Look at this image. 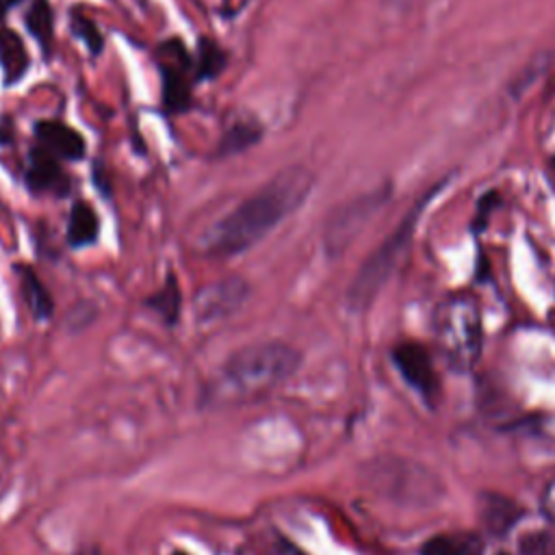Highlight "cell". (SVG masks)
Here are the masks:
<instances>
[{
	"instance_id": "cell-17",
	"label": "cell",
	"mask_w": 555,
	"mask_h": 555,
	"mask_svg": "<svg viewBox=\"0 0 555 555\" xmlns=\"http://www.w3.org/2000/svg\"><path fill=\"white\" fill-rule=\"evenodd\" d=\"M143 306L147 310H152L160 319V323H165L167 327L178 325L180 312H182V293H180V284L171 271L167 273L163 286L143 299Z\"/></svg>"
},
{
	"instance_id": "cell-28",
	"label": "cell",
	"mask_w": 555,
	"mask_h": 555,
	"mask_svg": "<svg viewBox=\"0 0 555 555\" xmlns=\"http://www.w3.org/2000/svg\"><path fill=\"white\" fill-rule=\"evenodd\" d=\"M169 555H191V553H186V551H180V548H176V551H171Z\"/></svg>"
},
{
	"instance_id": "cell-29",
	"label": "cell",
	"mask_w": 555,
	"mask_h": 555,
	"mask_svg": "<svg viewBox=\"0 0 555 555\" xmlns=\"http://www.w3.org/2000/svg\"><path fill=\"white\" fill-rule=\"evenodd\" d=\"M551 167H553V169H555V158H551Z\"/></svg>"
},
{
	"instance_id": "cell-22",
	"label": "cell",
	"mask_w": 555,
	"mask_h": 555,
	"mask_svg": "<svg viewBox=\"0 0 555 555\" xmlns=\"http://www.w3.org/2000/svg\"><path fill=\"white\" fill-rule=\"evenodd\" d=\"M95 314H98V310L91 301H80L69 308V312L65 317V325L69 332H80L95 319Z\"/></svg>"
},
{
	"instance_id": "cell-27",
	"label": "cell",
	"mask_w": 555,
	"mask_h": 555,
	"mask_svg": "<svg viewBox=\"0 0 555 555\" xmlns=\"http://www.w3.org/2000/svg\"><path fill=\"white\" fill-rule=\"evenodd\" d=\"M22 0H0V26H2V22H4V15H7V11L9 9H13L15 4H20Z\"/></svg>"
},
{
	"instance_id": "cell-23",
	"label": "cell",
	"mask_w": 555,
	"mask_h": 555,
	"mask_svg": "<svg viewBox=\"0 0 555 555\" xmlns=\"http://www.w3.org/2000/svg\"><path fill=\"white\" fill-rule=\"evenodd\" d=\"M496 206H499V195H496L494 191H492V193H488V195H483V197L479 199L477 215H475V221H473V230H475V232L483 228V223L488 221V217H490L492 208H496Z\"/></svg>"
},
{
	"instance_id": "cell-2",
	"label": "cell",
	"mask_w": 555,
	"mask_h": 555,
	"mask_svg": "<svg viewBox=\"0 0 555 555\" xmlns=\"http://www.w3.org/2000/svg\"><path fill=\"white\" fill-rule=\"evenodd\" d=\"M301 360V351L286 340L269 338L243 345L206 382L199 405L221 410L262 401L299 371Z\"/></svg>"
},
{
	"instance_id": "cell-20",
	"label": "cell",
	"mask_w": 555,
	"mask_h": 555,
	"mask_svg": "<svg viewBox=\"0 0 555 555\" xmlns=\"http://www.w3.org/2000/svg\"><path fill=\"white\" fill-rule=\"evenodd\" d=\"M69 30L85 43V48L91 56L102 54L104 35L98 28V24L91 17H87L78 7H72V11H69Z\"/></svg>"
},
{
	"instance_id": "cell-11",
	"label": "cell",
	"mask_w": 555,
	"mask_h": 555,
	"mask_svg": "<svg viewBox=\"0 0 555 555\" xmlns=\"http://www.w3.org/2000/svg\"><path fill=\"white\" fill-rule=\"evenodd\" d=\"M477 512H479V520H481L483 529L496 538L505 535L525 514V509L516 501H512L499 492H481Z\"/></svg>"
},
{
	"instance_id": "cell-18",
	"label": "cell",
	"mask_w": 555,
	"mask_h": 555,
	"mask_svg": "<svg viewBox=\"0 0 555 555\" xmlns=\"http://www.w3.org/2000/svg\"><path fill=\"white\" fill-rule=\"evenodd\" d=\"M24 24L30 37L39 43L41 52L50 56L54 41V13L50 0H30L24 15Z\"/></svg>"
},
{
	"instance_id": "cell-26",
	"label": "cell",
	"mask_w": 555,
	"mask_h": 555,
	"mask_svg": "<svg viewBox=\"0 0 555 555\" xmlns=\"http://www.w3.org/2000/svg\"><path fill=\"white\" fill-rule=\"evenodd\" d=\"M102 171H104V167H102V163H98V165L93 167V184H95L104 195H108V180H106V176H102Z\"/></svg>"
},
{
	"instance_id": "cell-9",
	"label": "cell",
	"mask_w": 555,
	"mask_h": 555,
	"mask_svg": "<svg viewBox=\"0 0 555 555\" xmlns=\"http://www.w3.org/2000/svg\"><path fill=\"white\" fill-rule=\"evenodd\" d=\"M392 362L401 377L416 390L421 392L427 401H431L438 395V375L431 364L429 351L421 343L403 340L395 345L392 349Z\"/></svg>"
},
{
	"instance_id": "cell-6",
	"label": "cell",
	"mask_w": 555,
	"mask_h": 555,
	"mask_svg": "<svg viewBox=\"0 0 555 555\" xmlns=\"http://www.w3.org/2000/svg\"><path fill=\"white\" fill-rule=\"evenodd\" d=\"M156 67L160 74V102L167 115H184L193 106V56L176 37L156 48Z\"/></svg>"
},
{
	"instance_id": "cell-7",
	"label": "cell",
	"mask_w": 555,
	"mask_h": 555,
	"mask_svg": "<svg viewBox=\"0 0 555 555\" xmlns=\"http://www.w3.org/2000/svg\"><path fill=\"white\" fill-rule=\"evenodd\" d=\"M251 295V284L243 275H225L217 282L202 286L193 295V319L199 325L219 323L236 314Z\"/></svg>"
},
{
	"instance_id": "cell-19",
	"label": "cell",
	"mask_w": 555,
	"mask_h": 555,
	"mask_svg": "<svg viewBox=\"0 0 555 555\" xmlns=\"http://www.w3.org/2000/svg\"><path fill=\"white\" fill-rule=\"evenodd\" d=\"M228 67V52L210 37H202L197 41L195 59H193V76L195 82H208L221 76Z\"/></svg>"
},
{
	"instance_id": "cell-16",
	"label": "cell",
	"mask_w": 555,
	"mask_h": 555,
	"mask_svg": "<svg viewBox=\"0 0 555 555\" xmlns=\"http://www.w3.org/2000/svg\"><path fill=\"white\" fill-rule=\"evenodd\" d=\"M483 540L473 531L431 535L421 544V555H483Z\"/></svg>"
},
{
	"instance_id": "cell-24",
	"label": "cell",
	"mask_w": 555,
	"mask_h": 555,
	"mask_svg": "<svg viewBox=\"0 0 555 555\" xmlns=\"http://www.w3.org/2000/svg\"><path fill=\"white\" fill-rule=\"evenodd\" d=\"M271 555H306L304 551H299L293 542H288L284 535H278L275 544L271 546Z\"/></svg>"
},
{
	"instance_id": "cell-1",
	"label": "cell",
	"mask_w": 555,
	"mask_h": 555,
	"mask_svg": "<svg viewBox=\"0 0 555 555\" xmlns=\"http://www.w3.org/2000/svg\"><path fill=\"white\" fill-rule=\"evenodd\" d=\"M314 184L317 176L306 165L282 167L204 232L199 241L202 254L210 258H232L247 251L301 208Z\"/></svg>"
},
{
	"instance_id": "cell-13",
	"label": "cell",
	"mask_w": 555,
	"mask_h": 555,
	"mask_svg": "<svg viewBox=\"0 0 555 555\" xmlns=\"http://www.w3.org/2000/svg\"><path fill=\"white\" fill-rule=\"evenodd\" d=\"M28 67L30 56L22 37L11 28L0 26V69L4 85H17L28 72Z\"/></svg>"
},
{
	"instance_id": "cell-10",
	"label": "cell",
	"mask_w": 555,
	"mask_h": 555,
	"mask_svg": "<svg viewBox=\"0 0 555 555\" xmlns=\"http://www.w3.org/2000/svg\"><path fill=\"white\" fill-rule=\"evenodd\" d=\"M33 134L37 139V145L46 147L50 154H54L59 160L76 163L82 160L87 154L85 137L59 119H39L33 126Z\"/></svg>"
},
{
	"instance_id": "cell-15",
	"label": "cell",
	"mask_w": 555,
	"mask_h": 555,
	"mask_svg": "<svg viewBox=\"0 0 555 555\" xmlns=\"http://www.w3.org/2000/svg\"><path fill=\"white\" fill-rule=\"evenodd\" d=\"M17 275H20V286L24 301L33 314L35 321H48L54 314V299L48 286L41 282V278L35 273L33 267L28 264H17Z\"/></svg>"
},
{
	"instance_id": "cell-21",
	"label": "cell",
	"mask_w": 555,
	"mask_h": 555,
	"mask_svg": "<svg viewBox=\"0 0 555 555\" xmlns=\"http://www.w3.org/2000/svg\"><path fill=\"white\" fill-rule=\"evenodd\" d=\"M520 555H555V533L553 531H531L518 542Z\"/></svg>"
},
{
	"instance_id": "cell-14",
	"label": "cell",
	"mask_w": 555,
	"mask_h": 555,
	"mask_svg": "<svg viewBox=\"0 0 555 555\" xmlns=\"http://www.w3.org/2000/svg\"><path fill=\"white\" fill-rule=\"evenodd\" d=\"M100 236V217L98 212L91 208L89 202L85 199H76L72 204L69 210V219H67V245L74 249L80 247H89L98 241Z\"/></svg>"
},
{
	"instance_id": "cell-5",
	"label": "cell",
	"mask_w": 555,
	"mask_h": 555,
	"mask_svg": "<svg viewBox=\"0 0 555 555\" xmlns=\"http://www.w3.org/2000/svg\"><path fill=\"white\" fill-rule=\"evenodd\" d=\"M388 197H390V186L384 184L338 204L327 215L321 230L325 254L330 258L340 256L358 238V234L371 223V219L379 212V208L388 202Z\"/></svg>"
},
{
	"instance_id": "cell-8",
	"label": "cell",
	"mask_w": 555,
	"mask_h": 555,
	"mask_svg": "<svg viewBox=\"0 0 555 555\" xmlns=\"http://www.w3.org/2000/svg\"><path fill=\"white\" fill-rule=\"evenodd\" d=\"M24 184L33 195L65 197L72 191V178L65 171L63 160H59L41 145L28 150Z\"/></svg>"
},
{
	"instance_id": "cell-30",
	"label": "cell",
	"mask_w": 555,
	"mask_h": 555,
	"mask_svg": "<svg viewBox=\"0 0 555 555\" xmlns=\"http://www.w3.org/2000/svg\"><path fill=\"white\" fill-rule=\"evenodd\" d=\"M496 555H509V553H503V551H501V553H496Z\"/></svg>"
},
{
	"instance_id": "cell-25",
	"label": "cell",
	"mask_w": 555,
	"mask_h": 555,
	"mask_svg": "<svg viewBox=\"0 0 555 555\" xmlns=\"http://www.w3.org/2000/svg\"><path fill=\"white\" fill-rule=\"evenodd\" d=\"M542 507H544V514L555 520V479L548 483L546 492H544V499H542Z\"/></svg>"
},
{
	"instance_id": "cell-4",
	"label": "cell",
	"mask_w": 555,
	"mask_h": 555,
	"mask_svg": "<svg viewBox=\"0 0 555 555\" xmlns=\"http://www.w3.org/2000/svg\"><path fill=\"white\" fill-rule=\"evenodd\" d=\"M434 336L444 360L457 371H468L479 360L483 343L477 299L464 291L447 295L434 312Z\"/></svg>"
},
{
	"instance_id": "cell-12",
	"label": "cell",
	"mask_w": 555,
	"mask_h": 555,
	"mask_svg": "<svg viewBox=\"0 0 555 555\" xmlns=\"http://www.w3.org/2000/svg\"><path fill=\"white\" fill-rule=\"evenodd\" d=\"M262 137H264V126L260 124V119L254 115H241V117L232 119L225 126V130L221 132L217 147H215V156L217 158L236 156V154L254 147L256 143H260Z\"/></svg>"
},
{
	"instance_id": "cell-3",
	"label": "cell",
	"mask_w": 555,
	"mask_h": 555,
	"mask_svg": "<svg viewBox=\"0 0 555 555\" xmlns=\"http://www.w3.org/2000/svg\"><path fill=\"white\" fill-rule=\"evenodd\" d=\"M444 184H447V180H438L436 186H429L412 204V208L403 215V219L395 225V230L360 264L358 273L353 275V280L349 282V288H347V306H349V310L364 312L366 308H371V304L375 301V297L379 295V291L384 288L388 278L395 273L401 256L405 254L423 210L427 208V204L438 195V191Z\"/></svg>"
}]
</instances>
